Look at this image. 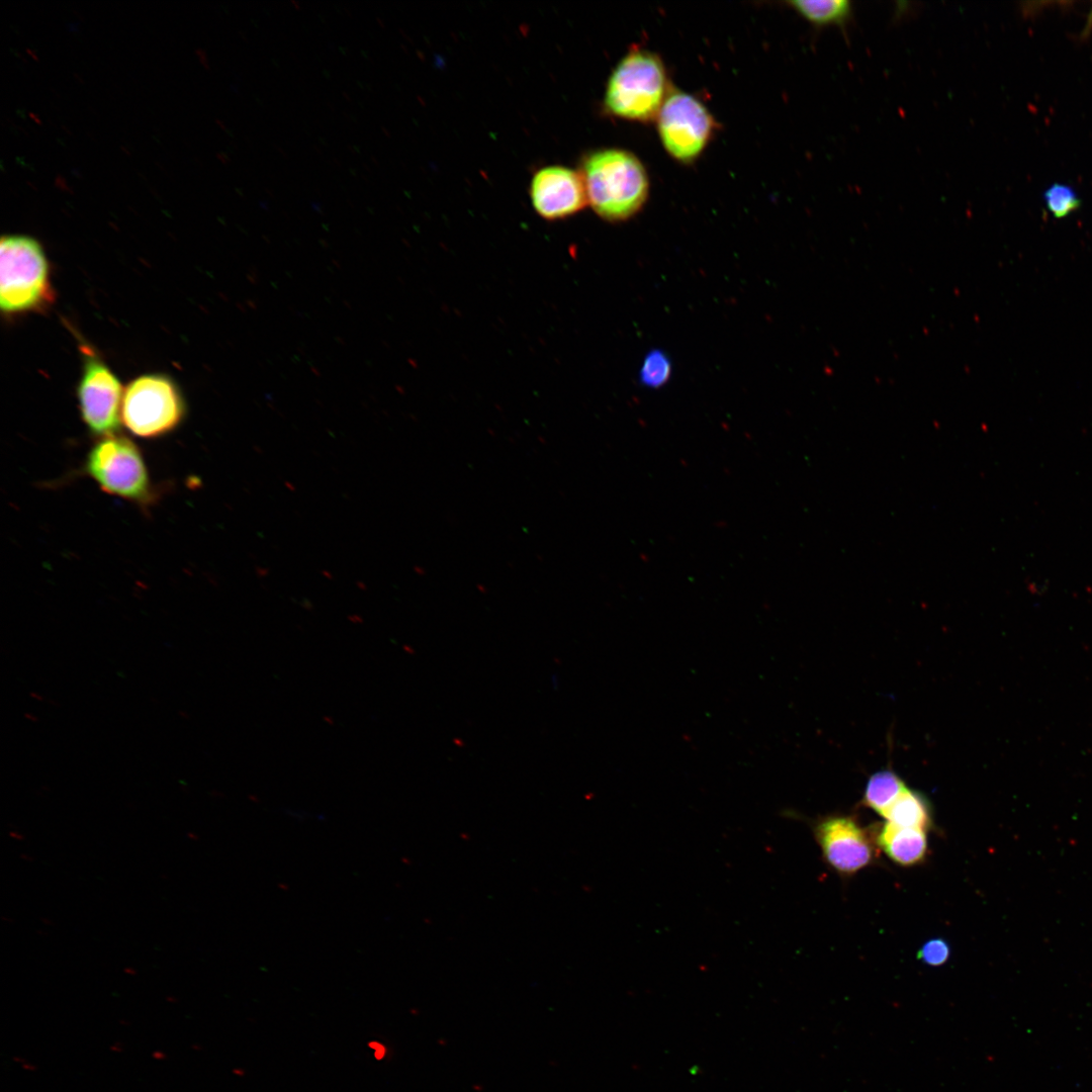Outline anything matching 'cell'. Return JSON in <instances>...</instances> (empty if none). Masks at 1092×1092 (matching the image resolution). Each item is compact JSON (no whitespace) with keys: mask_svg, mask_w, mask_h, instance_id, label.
Here are the masks:
<instances>
[{"mask_svg":"<svg viewBox=\"0 0 1092 1092\" xmlns=\"http://www.w3.org/2000/svg\"><path fill=\"white\" fill-rule=\"evenodd\" d=\"M23 1068L29 1071L35 1070V1067L29 1064H23Z\"/></svg>","mask_w":1092,"mask_h":1092,"instance_id":"cell-18","label":"cell"},{"mask_svg":"<svg viewBox=\"0 0 1092 1092\" xmlns=\"http://www.w3.org/2000/svg\"><path fill=\"white\" fill-rule=\"evenodd\" d=\"M55 300L50 266L41 245L24 235L0 242V307L6 314L40 310Z\"/></svg>","mask_w":1092,"mask_h":1092,"instance_id":"cell-3","label":"cell"},{"mask_svg":"<svg viewBox=\"0 0 1092 1092\" xmlns=\"http://www.w3.org/2000/svg\"><path fill=\"white\" fill-rule=\"evenodd\" d=\"M153 1056H154L155 1058H158V1057H160V1058H161V1057H162L163 1059H164V1058L166 1057V1056H165V1055H164L163 1053H161V1052H156V1053H154V1054H153Z\"/></svg>","mask_w":1092,"mask_h":1092,"instance_id":"cell-19","label":"cell"},{"mask_svg":"<svg viewBox=\"0 0 1092 1092\" xmlns=\"http://www.w3.org/2000/svg\"><path fill=\"white\" fill-rule=\"evenodd\" d=\"M905 788V784L896 774L891 770H881L870 778L866 787L864 803L881 814Z\"/></svg>","mask_w":1092,"mask_h":1092,"instance_id":"cell-13","label":"cell"},{"mask_svg":"<svg viewBox=\"0 0 1092 1092\" xmlns=\"http://www.w3.org/2000/svg\"><path fill=\"white\" fill-rule=\"evenodd\" d=\"M655 120L664 150L686 164L702 155L717 127L708 107L680 90H669Z\"/></svg>","mask_w":1092,"mask_h":1092,"instance_id":"cell-6","label":"cell"},{"mask_svg":"<svg viewBox=\"0 0 1092 1092\" xmlns=\"http://www.w3.org/2000/svg\"><path fill=\"white\" fill-rule=\"evenodd\" d=\"M877 842L892 860L901 866H913L920 862L927 851L925 831L901 827L890 822L882 827Z\"/></svg>","mask_w":1092,"mask_h":1092,"instance_id":"cell-10","label":"cell"},{"mask_svg":"<svg viewBox=\"0 0 1092 1092\" xmlns=\"http://www.w3.org/2000/svg\"><path fill=\"white\" fill-rule=\"evenodd\" d=\"M949 957V946L941 938L930 939L925 942L917 953V958L930 966H940Z\"/></svg>","mask_w":1092,"mask_h":1092,"instance_id":"cell-16","label":"cell"},{"mask_svg":"<svg viewBox=\"0 0 1092 1092\" xmlns=\"http://www.w3.org/2000/svg\"><path fill=\"white\" fill-rule=\"evenodd\" d=\"M788 3L815 25L837 24L843 28L852 14L848 0H796Z\"/></svg>","mask_w":1092,"mask_h":1092,"instance_id":"cell-12","label":"cell"},{"mask_svg":"<svg viewBox=\"0 0 1092 1092\" xmlns=\"http://www.w3.org/2000/svg\"><path fill=\"white\" fill-rule=\"evenodd\" d=\"M881 815L888 822L926 831L931 826L930 807L921 794L907 787Z\"/></svg>","mask_w":1092,"mask_h":1092,"instance_id":"cell-11","label":"cell"},{"mask_svg":"<svg viewBox=\"0 0 1092 1092\" xmlns=\"http://www.w3.org/2000/svg\"><path fill=\"white\" fill-rule=\"evenodd\" d=\"M814 833L826 861L839 873L853 874L873 860V843L849 817L823 819L815 825Z\"/></svg>","mask_w":1092,"mask_h":1092,"instance_id":"cell-9","label":"cell"},{"mask_svg":"<svg viewBox=\"0 0 1092 1092\" xmlns=\"http://www.w3.org/2000/svg\"><path fill=\"white\" fill-rule=\"evenodd\" d=\"M1046 209L1055 218H1064L1081 206L1076 190L1064 183H1054L1042 194Z\"/></svg>","mask_w":1092,"mask_h":1092,"instance_id":"cell-14","label":"cell"},{"mask_svg":"<svg viewBox=\"0 0 1092 1092\" xmlns=\"http://www.w3.org/2000/svg\"><path fill=\"white\" fill-rule=\"evenodd\" d=\"M594 211L620 221L636 214L649 195V177L642 162L622 149L596 151L583 160L580 171Z\"/></svg>","mask_w":1092,"mask_h":1092,"instance_id":"cell-1","label":"cell"},{"mask_svg":"<svg viewBox=\"0 0 1092 1092\" xmlns=\"http://www.w3.org/2000/svg\"><path fill=\"white\" fill-rule=\"evenodd\" d=\"M123 392L117 376L99 357L87 350L77 397L82 421L91 434L99 439L117 435Z\"/></svg>","mask_w":1092,"mask_h":1092,"instance_id":"cell-7","label":"cell"},{"mask_svg":"<svg viewBox=\"0 0 1092 1092\" xmlns=\"http://www.w3.org/2000/svg\"><path fill=\"white\" fill-rule=\"evenodd\" d=\"M530 197L535 211L548 220L571 216L588 203L581 173L557 165L534 174Z\"/></svg>","mask_w":1092,"mask_h":1092,"instance_id":"cell-8","label":"cell"},{"mask_svg":"<svg viewBox=\"0 0 1092 1092\" xmlns=\"http://www.w3.org/2000/svg\"><path fill=\"white\" fill-rule=\"evenodd\" d=\"M668 92L661 59L649 50L632 48L608 79L604 107L616 117L646 122L656 118Z\"/></svg>","mask_w":1092,"mask_h":1092,"instance_id":"cell-2","label":"cell"},{"mask_svg":"<svg viewBox=\"0 0 1092 1092\" xmlns=\"http://www.w3.org/2000/svg\"><path fill=\"white\" fill-rule=\"evenodd\" d=\"M185 402L176 383L159 373L141 375L124 389L121 422L134 436L156 438L179 426Z\"/></svg>","mask_w":1092,"mask_h":1092,"instance_id":"cell-4","label":"cell"},{"mask_svg":"<svg viewBox=\"0 0 1092 1092\" xmlns=\"http://www.w3.org/2000/svg\"><path fill=\"white\" fill-rule=\"evenodd\" d=\"M671 363L669 358L659 350L649 352L640 369L641 382L651 388L662 386L670 377Z\"/></svg>","mask_w":1092,"mask_h":1092,"instance_id":"cell-15","label":"cell"},{"mask_svg":"<svg viewBox=\"0 0 1092 1092\" xmlns=\"http://www.w3.org/2000/svg\"><path fill=\"white\" fill-rule=\"evenodd\" d=\"M85 470L107 493L136 503H145L151 495L141 451L118 434L98 439L87 454Z\"/></svg>","mask_w":1092,"mask_h":1092,"instance_id":"cell-5","label":"cell"},{"mask_svg":"<svg viewBox=\"0 0 1092 1092\" xmlns=\"http://www.w3.org/2000/svg\"><path fill=\"white\" fill-rule=\"evenodd\" d=\"M1091 30H1092V7H1091V9H1090V11H1089V13L1087 15V21H1086L1084 29L1081 32V37L1088 36Z\"/></svg>","mask_w":1092,"mask_h":1092,"instance_id":"cell-17","label":"cell"}]
</instances>
